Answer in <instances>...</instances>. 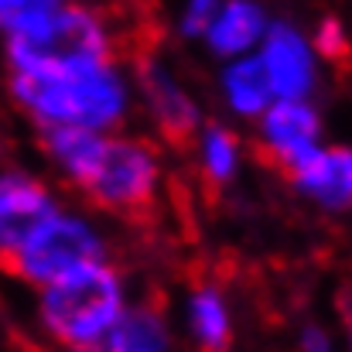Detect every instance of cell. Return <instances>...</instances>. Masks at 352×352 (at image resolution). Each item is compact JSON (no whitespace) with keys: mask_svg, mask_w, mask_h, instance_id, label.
<instances>
[{"mask_svg":"<svg viewBox=\"0 0 352 352\" xmlns=\"http://www.w3.org/2000/svg\"><path fill=\"white\" fill-rule=\"evenodd\" d=\"M10 103L34 123V130L82 126L96 133L126 130L137 113L133 76L120 58L45 62L7 69Z\"/></svg>","mask_w":352,"mask_h":352,"instance_id":"cell-1","label":"cell"},{"mask_svg":"<svg viewBox=\"0 0 352 352\" xmlns=\"http://www.w3.org/2000/svg\"><path fill=\"white\" fill-rule=\"evenodd\" d=\"M133 301L126 270L113 256L82 263L34 291V325L58 352H82L93 346L120 311Z\"/></svg>","mask_w":352,"mask_h":352,"instance_id":"cell-2","label":"cell"},{"mask_svg":"<svg viewBox=\"0 0 352 352\" xmlns=\"http://www.w3.org/2000/svg\"><path fill=\"white\" fill-rule=\"evenodd\" d=\"M168 182L164 154L151 137L113 130L103 133L82 182L79 195L93 202L100 212L113 216H144L157 206Z\"/></svg>","mask_w":352,"mask_h":352,"instance_id":"cell-3","label":"cell"},{"mask_svg":"<svg viewBox=\"0 0 352 352\" xmlns=\"http://www.w3.org/2000/svg\"><path fill=\"white\" fill-rule=\"evenodd\" d=\"M103 256H110V236L103 230V223L93 212L62 202L28 236V243L3 263V270L17 284L38 291V287L52 284L55 277H62L82 263L103 260Z\"/></svg>","mask_w":352,"mask_h":352,"instance_id":"cell-4","label":"cell"},{"mask_svg":"<svg viewBox=\"0 0 352 352\" xmlns=\"http://www.w3.org/2000/svg\"><path fill=\"white\" fill-rule=\"evenodd\" d=\"M79 58H120V41L103 10L89 3H76V0H69L41 31L3 41L7 69H28V65H45V62H79Z\"/></svg>","mask_w":352,"mask_h":352,"instance_id":"cell-5","label":"cell"},{"mask_svg":"<svg viewBox=\"0 0 352 352\" xmlns=\"http://www.w3.org/2000/svg\"><path fill=\"white\" fill-rule=\"evenodd\" d=\"M253 55L263 65L274 100H318L322 82H325V62L315 52L305 24H298L294 17L274 14Z\"/></svg>","mask_w":352,"mask_h":352,"instance_id":"cell-6","label":"cell"},{"mask_svg":"<svg viewBox=\"0 0 352 352\" xmlns=\"http://www.w3.org/2000/svg\"><path fill=\"white\" fill-rule=\"evenodd\" d=\"M133 76V96L137 107L144 110V117L151 120V126L164 137V140H188L195 133V126L202 123V103L192 93V86L178 76V69L157 55H147L137 62Z\"/></svg>","mask_w":352,"mask_h":352,"instance_id":"cell-7","label":"cell"},{"mask_svg":"<svg viewBox=\"0 0 352 352\" xmlns=\"http://www.w3.org/2000/svg\"><path fill=\"white\" fill-rule=\"evenodd\" d=\"M325 113L318 100H274L253 120V144L263 161L287 171L325 144Z\"/></svg>","mask_w":352,"mask_h":352,"instance_id":"cell-8","label":"cell"},{"mask_svg":"<svg viewBox=\"0 0 352 352\" xmlns=\"http://www.w3.org/2000/svg\"><path fill=\"white\" fill-rule=\"evenodd\" d=\"M62 195L24 168H0V267L28 243L55 209Z\"/></svg>","mask_w":352,"mask_h":352,"instance_id":"cell-9","label":"cell"},{"mask_svg":"<svg viewBox=\"0 0 352 352\" xmlns=\"http://www.w3.org/2000/svg\"><path fill=\"white\" fill-rule=\"evenodd\" d=\"M298 199L308 206L329 212V216H346L352 206V151L346 144H318L311 154H305L294 168L284 171Z\"/></svg>","mask_w":352,"mask_h":352,"instance_id":"cell-10","label":"cell"},{"mask_svg":"<svg viewBox=\"0 0 352 352\" xmlns=\"http://www.w3.org/2000/svg\"><path fill=\"white\" fill-rule=\"evenodd\" d=\"M182 332L199 352H230L236 342L233 298L216 280H195L182 298Z\"/></svg>","mask_w":352,"mask_h":352,"instance_id":"cell-11","label":"cell"},{"mask_svg":"<svg viewBox=\"0 0 352 352\" xmlns=\"http://www.w3.org/2000/svg\"><path fill=\"white\" fill-rule=\"evenodd\" d=\"M178 332L164 305L133 298L120 318L82 352H175Z\"/></svg>","mask_w":352,"mask_h":352,"instance_id":"cell-12","label":"cell"},{"mask_svg":"<svg viewBox=\"0 0 352 352\" xmlns=\"http://www.w3.org/2000/svg\"><path fill=\"white\" fill-rule=\"evenodd\" d=\"M270 21H274V10L267 7V0H223L219 10L212 14L209 28L202 31L199 45L216 62L253 55L256 45L263 41Z\"/></svg>","mask_w":352,"mask_h":352,"instance_id":"cell-13","label":"cell"},{"mask_svg":"<svg viewBox=\"0 0 352 352\" xmlns=\"http://www.w3.org/2000/svg\"><path fill=\"white\" fill-rule=\"evenodd\" d=\"M192 140V154H195V168L202 175V182L209 188H230L239 182L243 164H246V140L226 120H202L195 126Z\"/></svg>","mask_w":352,"mask_h":352,"instance_id":"cell-14","label":"cell"},{"mask_svg":"<svg viewBox=\"0 0 352 352\" xmlns=\"http://www.w3.org/2000/svg\"><path fill=\"white\" fill-rule=\"evenodd\" d=\"M216 96H219L226 117L236 120V123H253L274 103L270 82H267L263 65L256 62V55H243V58L219 62Z\"/></svg>","mask_w":352,"mask_h":352,"instance_id":"cell-15","label":"cell"},{"mask_svg":"<svg viewBox=\"0 0 352 352\" xmlns=\"http://www.w3.org/2000/svg\"><path fill=\"white\" fill-rule=\"evenodd\" d=\"M69 0H0V41L41 31Z\"/></svg>","mask_w":352,"mask_h":352,"instance_id":"cell-16","label":"cell"},{"mask_svg":"<svg viewBox=\"0 0 352 352\" xmlns=\"http://www.w3.org/2000/svg\"><path fill=\"white\" fill-rule=\"evenodd\" d=\"M308 38L315 45V52L322 55V62H339L349 55V28L339 14H325L308 28Z\"/></svg>","mask_w":352,"mask_h":352,"instance_id":"cell-17","label":"cell"},{"mask_svg":"<svg viewBox=\"0 0 352 352\" xmlns=\"http://www.w3.org/2000/svg\"><path fill=\"white\" fill-rule=\"evenodd\" d=\"M223 0H178L171 14V28L182 41H199L202 31L209 28L212 14L219 10Z\"/></svg>","mask_w":352,"mask_h":352,"instance_id":"cell-18","label":"cell"},{"mask_svg":"<svg viewBox=\"0 0 352 352\" xmlns=\"http://www.w3.org/2000/svg\"><path fill=\"white\" fill-rule=\"evenodd\" d=\"M294 349L298 352H339V336L318 322V318H308L298 325V336H294Z\"/></svg>","mask_w":352,"mask_h":352,"instance_id":"cell-19","label":"cell"}]
</instances>
